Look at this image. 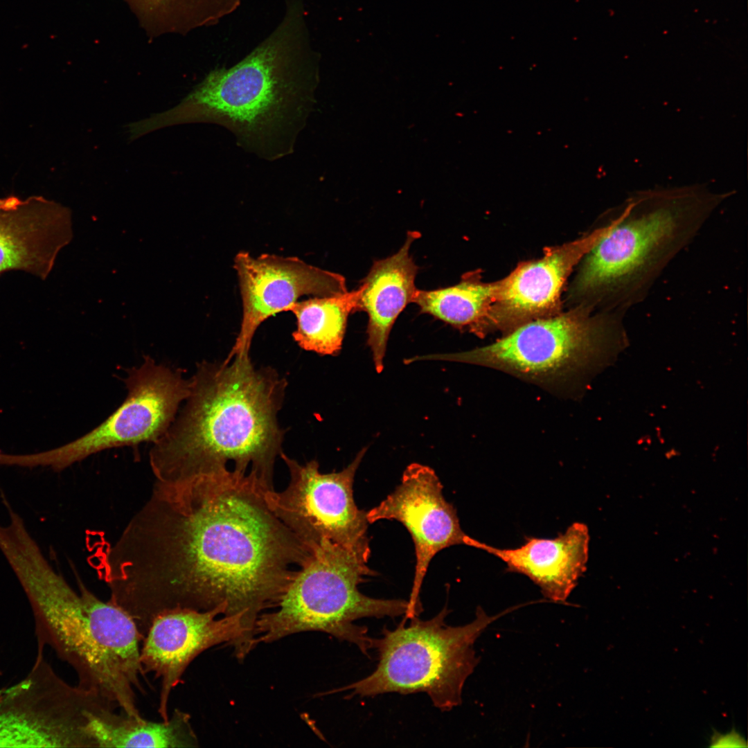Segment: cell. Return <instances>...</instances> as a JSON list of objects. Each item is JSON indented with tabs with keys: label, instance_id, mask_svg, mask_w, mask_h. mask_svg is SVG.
<instances>
[{
	"label": "cell",
	"instance_id": "obj_1",
	"mask_svg": "<svg viewBox=\"0 0 748 748\" xmlns=\"http://www.w3.org/2000/svg\"><path fill=\"white\" fill-rule=\"evenodd\" d=\"M267 490L253 473L228 468L155 482L102 557L114 600L141 631L166 612L222 607L241 616L256 644L257 619L311 551L272 512Z\"/></svg>",
	"mask_w": 748,
	"mask_h": 748
},
{
	"label": "cell",
	"instance_id": "obj_2",
	"mask_svg": "<svg viewBox=\"0 0 748 748\" xmlns=\"http://www.w3.org/2000/svg\"><path fill=\"white\" fill-rule=\"evenodd\" d=\"M275 30L230 68H216L176 106L134 123L139 136L185 123L229 130L244 150L269 161L292 154L312 108L319 55L303 0H285Z\"/></svg>",
	"mask_w": 748,
	"mask_h": 748
},
{
	"label": "cell",
	"instance_id": "obj_3",
	"mask_svg": "<svg viewBox=\"0 0 748 748\" xmlns=\"http://www.w3.org/2000/svg\"><path fill=\"white\" fill-rule=\"evenodd\" d=\"M190 381L182 409L149 452L155 482L175 484L227 468L255 474L267 490L282 452L277 414L287 381L249 355L203 361Z\"/></svg>",
	"mask_w": 748,
	"mask_h": 748
},
{
	"label": "cell",
	"instance_id": "obj_4",
	"mask_svg": "<svg viewBox=\"0 0 748 748\" xmlns=\"http://www.w3.org/2000/svg\"><path fill=\"white\" fill-rule=\"evenodd\" d=\"M29 602L37 652L51 648L69 665L77 685L111 702L130 716L141 715L140 662L143 636L133 619L93 594L76 576L79 593L55 572L44 555L27 558L15 572Z\"/></svg>",
	"mask_w": 748,
	"mask_h": 748
},
{
	"label": "cell",
	"instance_id": "obj_5",
	"mask_svg": "<svg viewBox=\"0 0 748 748\" xmlns=\"http://www.w3.org/2000/svg\"><path fill=\"white\" fill-rule=\"evenodd\" d=\"M732 192L705 184L636 190L612 210L585 256L577 288L625 314L643 301L670 261Z\"/></svg>",
	"mask_w": 748,
	"mask_h": 748
},
{
	"label": "cell",
	"instance_id": "obj_6",
	"mask_svg": "<svg viewBox=\"0 0 748 748\" xmlns=\"http://www.w3.org/2000/svg\"><path fill=\"white\" fill-rule=\"evenodd\" d=\"M368 559L323 539L310 554L270 612L256 623V643H270L293 634L317 631L355 644L368 656L375 639L354 622L366 617L406 616L407 600L381 599L361 593L364 576L376 575Z\"/></svg>",
	"mask_w": 748,
	"mask_h": 748
},
{
	"label": "cell",
	"instance_id": "obj_7",
	"mask_svg": "<svg viewBox=\"0 0 748 748\" xmlns=\"http://www.w3.org/2000/svg\"><path fill=\"white\" fill-rule=\"evenodd\" d=\"M490 616L481 607L464 625L445 623V605L434 617L403 621L395 629H383L375 639L379 659L368 676L335 691H350L351 696L373 697L388 693H425L441 711L460 705L465 681L479 662L474 644L485 629L504 614Z\"/></svg>",
	"mask_w": 748,
	"mask_h": 748
},
{
	"label": "cell",
	"instance_id": "obj_8",
	"mask_svg": "<svg viewBox=\"0 0 748 748\" xmlns=\"http://www.w3.org/2000/svg\"><path fill=\"white\" fill-rule=\"evenodd\" d=\"M623 314L578 310L524 323L487 346L428 355L486 366L542 384L566 382L600 366L626 343Z\"/></svg>",
	"mask_w": 748,
	"mask_h": 748
},
{
	"label": "cell",
	"instance_id": "obj_9",
	"mask_svg": "<svg viewBox=\"0 0 748 748\" xmlns=\"http://www.w3.org/2000/svg\"><path fill=\"white\" fill-rule=\"evenodd\" d=\"M116 706L63 679L37 652L27 674L0 690L1 748L96 747L91 717Z\"/></svg>",
	"mask_w": 748,
	"mask_h": 748
},
{
	"label": "cell",
	"instance_id": "obj_10",
	"mask_svg": "<svg viewBox=\"0 0 748 748\" xmlns=\"http://www.w3.org/2000/svg\"><path fill=\"white\" fill-rule=\"evenodd\" d=\"M127 393L123 402L103 422L84 436L59 447L29 454H8L10 466L49 467L60 472L105 449L157 441L174 420L190 393L182 371L145 356L127 371Z\"/></svg>",
	"mask_w": 748,
	"mask_h": 748
},
{
	"label": "cell",
	"instance_id": "obj_11",
	"mask_svg": "<svg viewBox=\"0 0 748 748\" xmlns=\"http://www.w3.org/2000/svg\"><path fill=\"white\" fill-rule=\"evenodd\" d=\"M366 452L363 448L339 472L321 473L317 461L301 464L283 452L280 457L290 474L282 491L265 492L274 515L310 551L323 539L339 544L368 560L366 512L354 500L356 471Z\"/></svg>",
	"mask_w": 748,
	"mask_h": 748
},
{
	"label": "cell",
	"instance_id": "obj_12",
	"mask_svg": "<svg viewBox=\"0 0 748 748\" xmlns=\"http://www.w3.org/2000/svg\"><path fill=\"white\" fill-rule=\"evenodd\" d=\"M233 646L241 660L255 648L241 616H224L222 607L206 611L181 609L163 612L151 622L140 648L143 673L160 682L158 713L169 718V700L190 663L208 648Z\"/></svg>",
	"mask_w": 748,
	"mask_h": 748
},
{
	"label": "cell",
	"instance_id": "obj_13",
	"mask_svg": "<svg viewBox=\"0 0 748 748\" xmlns=\"http://www.w3.org/2000/svg\"><path fill=\"white\" fill-rule=\"evenodd\" d=\"M443 488L433 469L411 463L394 491L366 512L369 524L382 519L397 520L413 539L416 566L406 618L417 616L422 610L419 594L435 555L451 546L474 547L476 544L477 540L462 530L456 509L443 497Z\"/></svg>",
	"mask_w": 748,
	"mask_h": 748
},
{
	"label": "cell",
	"instance_id": "obj_14",
	"mask_svg": "<svg viewBox=\"0 0 748 748\" xmlns=\"http://www.w3.org/2000/svg\"><path fill=\"white\" fill-rule=\"evenodd\" d=\"M242 306L240 328L227 359L249 355L259 326L286 310L303 296H326L348 291L345 278L295 256L247 251L234 258Z\"/></svg>",
	"mask_w": 748,
	"mask_h": 748
},
{
	"label": "cell",
	"instance_id": "obj_15",
	"mask_svg": "<svg viewBox=\"0 0 748 748\" xmlns=\"http://www.w3.org/2000/svg\"><path fill=\"white\" fill-rule=\"evenodd\" d=\"M69 211L41 196L0 199V276L18 270L45 280L71 238Z\"/></svg>",
	"mask_w": 748,
	"mask_h": 748
},
{
	"label": "cell",
	"instance_id": "obj_16",
	"mask_svg": "<svg viewBox=\"0 0 748 748\" xmlns=\"http://www.w3.org/2000/svg\"><path fill=\"white\" fill-rule=\"evenodd\" d=\"M589 534L574 522L553 539L525 537L520 546L501 549L477 541V549L504 562L506 571L523 574L537 585L545 598L564 602L587 569Z\"/></svg>",
	"mask_w": 748,
	"mask_h": 748
},
{
	"label": "cell",
	"instance_id": "obj_17",
	"mask_svg": "<svg viewBox=\"0 0 748 748\" xmlns=\"http://www.w3.org/2000/svg\"><path fill=\"white\" fill-rule=\"evenodd\" d=\"M602 226L570 243L549 249L540 259L519 266L499 281L495 324L513 323L553 309L573 267L592 248Z\"/></svg>",
	"mask_w": 748,
	"mask_h": 748
},
{
	"label": "cell",
	"instance_id": "obj_18",
	"mask_svg": "<svg viewBox=\"0 0 748 748\" xmlns=\"http://www.w3.org/2000/svg\"><path fill=\"white\" fill-rule=\"evenodd\" d=\"M419 236L418 232H408L398 251L375 260L358 287L359 311L366 312L368 317L367 344L377 373L384 368L391 328L407 305L412 303L417 290L415 279L418 267L409 250Z\"/></svg>",
	"mask_w": 748,
	"mask_h": 748
},
{
	"label": "cell",
	"instance_id": "obj_19",
	"mask_svg": "<svg viewBox=\"0 0 748 748\" xmlns=\"http://www.w3.org/2000/svg\"><path fill=\"white\" fill-rule=\"evenodd\" d=\"M89 730L96 747L188 748L199 746L190 715L173 710L167 720L154 722L115 710L92 715Z\"/></svg>",
	"mask_w": 748,
	"mask_h": 748
},
{
	"label": "cell",
	"instance_id": "obj_20",
	"mask_svg": "<svg viewBox=\"0 0 748 748\" xmlns=\"http://www.w3.org/2000/svg\"><path fill=\"white\" fill-rule=\"evenodd\" d=\"M359 290L297 301L287 310L296 319L294 340L303 350L335 355L341 349L347 320L359 311Z\"/></svg>",
	"mask_w": 748,
	"mask_h": 748
},
{
	"label": "cell",
	"instance_id": "obj_21",
	"mask_svg": "<svg viewBox=\"0 0 748 748\" xmlns=\"http://www.w3.org/2000/svg\"><path fill=\"white\" fill-rule=\"evenodd\" d=\"M499 282L484 283L465 277L458 284L433 290H416L412 300L421 313L457 328L482 334L492 320Z\"/></svg>",
	"mask_w": 748,
	"mask_h": 748
},
{
	"label": "cell",
	"instance_id": "obj_22",
	"mask_svg": "<svg viewBox=\"0 0 748 748\" xmlns=\"http://www.w3.org/2000/svg\"><path fill=\"white\" fill-rule=\"evenodd\" d=\"M148 37L186 35L217 24L242 0H125Z\"/></svg>",
	"mask_w": 748,
	"mask_h": 748
},
{
	"label": "cell",
	"instance_id": "obj_23",
	"mask_svg": "<svg viewBox=\"0 0 748 748\" xmlns=\"http://www.w3.org/2000/svg\"><path fill=\"white\" fill-rule=\"evenodd\" d=\"M711 742V747H742L747 746L745 739L734 730L724 735L714 733Z\"/></svg>",
	"mask_w": 748,
	"mask_h": 748
},
{
	"label": "cell",
	"instance_id": "obj_24",
	"mask_svg": "<svg viewBox=\"0 0 748 748\" xmlns=\"http://www.w3.org/2000/svg\"><path fill=\"white\" fill-rule=\"evenodd\" d=\"M1 675V668H0V675Z\"/></svg>",
	"mask_w": 748,
	"mask_h": 748
}]
</instances>
